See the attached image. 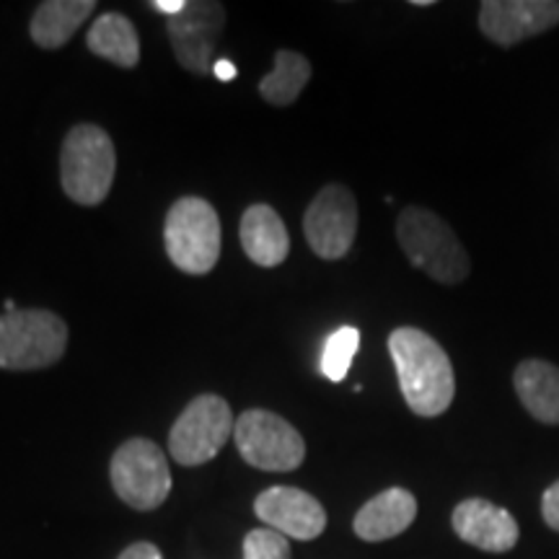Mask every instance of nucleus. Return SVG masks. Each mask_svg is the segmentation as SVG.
I'll use <instances>...</instances> for the list:
<instances>
[{"instance_id":"f257e3e1","label":"nucleus","mask_w":559,"mask_h":559,"mask_svg":"<svg viewBox=\"0 0 559 559\" xmlns=\"http://www.w3.org/2000/svg\"><path fill=\"white\" fill-rule=\"evenodd\" d=\"M400 389L407 407L419 417H438L456 396V376L449 353L417 326H400L389 334Z\"/></svg>"},{"instance_id":"20e7f679","label":"nucleus","mask_w":559,"mask_h":559,"mask_svg":"<svg viewBox=\"0 0 559 559\" xmlns=\"http://www.w3.org/2000/svg\"><path fill=\"white\" fill-rule=\"evenodd\" d=\"M171 264L187 275H207L221 260L223 230L215 207L202 198H179L164 223Z\"/></svg>"},{"instance_id":"393cba45","label":"nucleus","mask_w":559,"mask_h":559,"mask_svg":"<svg viewBox=\"0 0 559 559\" xmlns=\"http://www.w3.org/2000/svg\"><path fill=\"white\" fill-rule=\"evenodd\" d=\"M213 73H215V79H218V81H234L236 79V66H234V62H228V60H221V62H215Z\"/></svg>"},{"instance_id":"dca6fc26","label":"nucleus","mask_w":559,"mask_h":559,"mask_svg":"<svg viewBox=\"0 0 559 559\" xmlns=\"http://www.w3.org/2000/svg\"><path fill=\"white\" fill-rule=\"evenodd\" d=\"M515 394L544 425H559V368L547 360H523L513 373Z\"/></svg>"},{"instance_id":"f8f14e48","label":"nucleus","mask_w":559,"mask_h":559,"mask_svg":"<svg viewBox=\"0 0 559 559\" xmlns=\"http://www.w3.org/2000/svg\"><path fill=\"white\" fill-rule=\"evenodd\" d=\"M254 513L267 528L298 542L317 539L326 528L324 506L298 487L264 489L254 500Z\"/></svg>"},{"instance_id":"6e6552de","label":"nucleus","mask_w":559,"mask_h":559,"mask_svg":"<svg viewBox=\"0 0 559 559\" xmlns=\"http://www.w3.org/2000/svg\"><path fill=\"white\" fill-rule=\"evenodd\" d=\"M236 419L228 402L215 394H200L187 404L169 432V453L181 466H200L218 456L234 436Z\"/></svg>"},{"instance_id":"2eb2a0df","label":"nucleus","mask_w":559,"mask_h":559,"mask_svg":"<svg viewBox=\"0 0 559 559\" xmlns=\"http://www.w3.org/2000/svg\"><path fill=\"white\" fill-rule=\"evenodd\" d=\"M239 236L247 257L260 267H277L288 260V228L270 205H262V202L249 205L241 215Z\"/></svg>"},{"instance_id":"1a4fd4ad","label":"nucleus","mask_w":559,"mask_h":559,"mask_svg":"<svg viewBox=\"0 0 559 559\" xmlns=\"http://www.w3.org/2000/svg\"><path fill=\"white\" fill-rule=\"evenodd\" d=\"M304 234L321 260H342L358 234V202L342 185H326L304 215Z\"/></svg>"},{"instance_id":"6ab92c4d","label":"nucleus","mask_w":559,"mask_h":559,"mask_svg":"<svg viewBox=\"0 0 559 559\" xmlns=\"http://www.w3.org/2000/svg\"><path fill=\"white\" fill-rule=\"evenodd\" d=\"M311 81V62L293 50L275 52V68L260 81V94L264 102L275 107H290L300 91Z\"/></svg>"},{"instance_id":"a211bd4d","label":"nucleus","mask_w":559,"mask_h":559,"mask_svg":"<svg viewBox=\"0 0 559 559\" xmlns=\"http://www.w3.org/2000/svg\"><path fill=\"white\" fill-rule=\"evenodd\" d=\"M88 50L117 68H135L140 62V39L135 24L124 13H102L86 34Z\"/></svg>"},{"instance_id":"ddd939ff","label":"nucleus","mask_w":559,"mask_h":559,"mask_svg":"<svg viewBox=\"0 0 559 559\" xmlns=\"http://www.w3.org/2000/svg\"><path fill=\"white\" fill-rule=\"evenodd\" d=\"M451 523L461 542L489 551V555H506L521 539V528L513 515L506 508L481 498L459 502L453 508Z\"/></svg>"},{"instance_id":"7ed1b4c3","label":"nucleus","mask_w":559,"mask_h":559,"mask_svg":"<svg viewBox=\"0 0 559 559\" xmlns=\"http://www.w3.org/2000/svg\"><path fill=\"white\" fill-rule=\"evenodd\" d=\"M117 171L115 143L96 124H75L62 140L60 181L62 190L79 205H102Z\"/></svg>"},{"instance_id":"0eeeda50","label":"nucleus","mask_w":559,"mask_h":559,"mask_svg":"<svg viewBox=\"0 0 559 559\" xmlns=\"http://www.w3.org/2000/svg\"><path fill=\"white\" fill-rule=\"evenodd\" d=\"M236 449L249 466L262 472H293L304 464V436L270 409H247L236 419Z\"/></svg>"},{"instance_id":"aec40b11","label":"nucleus","mask_w":559,"mask_h":559,"mask_svg":"<svg viewBox=\"0 0 559 559\" xmlns=\"http://www.w3.org/2000/svg\"><path fill=\"white\" fill-rule=\"evenodd\" d=\"M360 347V332L355 326H340L337 332H332L321 349V373L326 376L332 383L345 381L353 366L355 353Z\"/></svg>"},{"instance_id":"b1692460","label":"nucleus","mask_w":559,"mask_h":559,"mask_svg":"<svg viewBox=\"0 0 559 559\" xmlns=\"http://www.w3.org/2000/svg\"><path fill=\"white\" fill-rule=\"evenodd\" d=\"M151 5L164 13L166 19H171V16H179V13L187 9V0H153Z\"/></svg>"},{"instance_id":"39448f33","label":"nucleus","mask_w":559,"mask_h":559,"mask_svg":"<svg viewBox=\"0 0 559 559\" xmlns=\"http://www.w3.org/2000/svg\"><path fill=\"white\" fill-rule=\"evenodd\" d=\"M68 324L45 309H19L0 317V368L41 370L66 355Z\"/></svg>"},{"instance_id":"4be33fe9","label":"nucleus","mask_w":559,"mask_h":559,"mask_svg":"<svg viewBox=\"0 0 559 559\" xmlns=\"http://www.w3.org/2000/svg\"><path fill=\"white\" fill-rule=\"evenodd\" d=\"M542 515H544V523H547L551 531H559V479L551 487H547V492H544Z\"/></svg>"},{"instance_id":"f3484780","label":"nucleus","mask_w":559,"mask_h":559,"mask_svg":"<svg viewBox=\"0 0 559 559\" xmlns=\"http://www.w3.org/2000/svg\"><path fill=\"white\" fill-rule=\"evenodd\" d=\"M94 11V0H45L32 16V41L41 50L66 47Z\"/></svg>"},{"instance_id":"a878e982","label":"nucleus","mask_w":559,"mask_h":559,"mask_svg":"<svg viewBox=\"0 0 559 559\" xmlns=\"http://www.w3.org/2000/svg\"><path fill=\"white\" fill-rule=\"evenodd\" d=\"M412 5H423L425 9V5H432V0H412Z\"/></svg>"},{"instance_id":"412c9836","label":"nucleus","mask_w":559,"mask_h":559,"mask_svg":"<svg viewBox=\"0 0 559 559\" xmlns=\"http://www.w3.org/2000/svg\"><path fill=\"white\" fill-rule=\"evenodd\" d=\"M243 559H290L288 536L272 528H254L243 539Z\"/></svg>"},{"instance_id":"9d476101","label":"nucleus","mask_w":559,"mask_h":559,"mask_svg":"<svg viewBox=\"0 0 559 559\" xmlns=\"http://www.w3.org/2000/svg\"><path fill=\"white\" fill-rule=\"evenodd\" d=\"M226 24V9L215 0H192L179 16L166 19L174 55L179 66L194 75H207L215 68V45Z\"/></svg>"},{"instance_id":"f03ea898","label":"nucleus","mask_w":559,"mask_h":559,"mask_svg":"<svg viewBox=\"0 0 559 559\" xmlns=\"http://www.w3.org/2000/svg\"><path fill=\"white\" fill-rule=\"evenodd\" d=\"M396 239L407 260L443 285H459L469 277L472 262L449 223L432 210L404 207L396 221Z\"/></svg>"},{"instance_id":"9b49d317","label":"nucleus","mask_w":559,"mask_h":559,"mask_svg":"<svg viewBox=\"0 0 559 559\" xmlns=\"http://www.w3.org/2000/svg\"><path fill=\"white\" fill-rule=\"evenodd\" d=\"M559 24L557 0H485L479 5V29L502 47L539 37Z\"/></svg>"},{"instance_id":"5701e85b","label":"nucleus","mask_w":559,"mask_h":559,"mask_svg":"<svg viewBox=\"0 0 559 559\" xmlns=\"http://www.w3.org/2000/svg\"><path fill=\"white\" fill-rule=\"evenodd\" d=\"M117 559H164V557H160V549L156 544L138 542V544H130V547L124 549Z\"/></svg>"},{"instance_id":"4468645a","label":"nucleus","mask_w":559,"mask_h":559,"mask_svg":"<svg viewBox=\"0 0 559 559\" xmlns=\"http://www.w3.org/2000/svg\"><path fill=\"white\" fill-rule=\"evenodd\" d=\"M417 519V500L409 489L389 487L370 498L355 515L353 528L362 542H386L407 531Z\"/></svg>"},{"instance_id":"423d86ee","label":"nucleus","mask_w":559,"mask_h":559,"mask_svg":"<svg viewBox=\"0 0 559 559\" xmlns=\"http://www.w3.org/2000/svg\"><path fill=\"white\" fill-rule=\"evenodd\" d=\"M115 492L135 510H156L171 492L166 453L148 438H132L115 451L109 466Z\"/></svg>"}]
</instances>
